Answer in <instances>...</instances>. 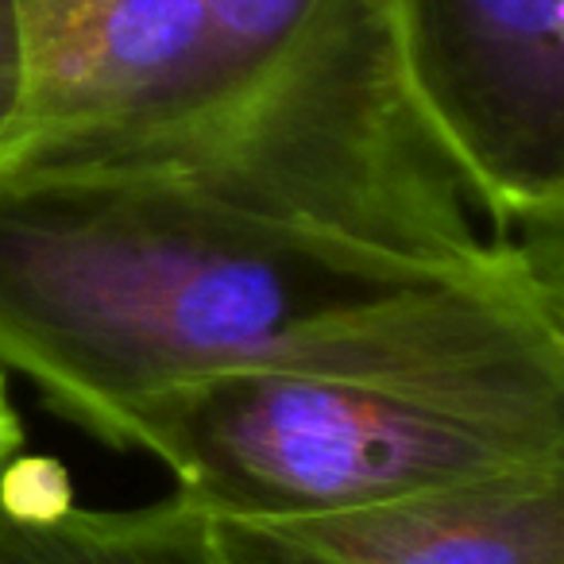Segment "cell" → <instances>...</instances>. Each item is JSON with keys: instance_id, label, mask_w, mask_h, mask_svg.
<instances>
[{"instance_id": "cell-2", "label": "cell", "mask_w": 564, "mask_h": 564, "mask_svg": "<svg viewBox=\"0 0 564 564\" xmlns=\"http://www.w3.org/2000/svg\"><path fill=\"white\" fill-rule=\"evenodd\" d=\"M564 251L414 310L322 360L143 394L112 448L209 514H299L564 464Z\"/></svg>"}, {"instance_id": "cell-4", "label": "cell", "mask_w": 564, "mask_h": 564, "mask_svg": "<svg viewBox=\"0 0 564 564\" xmlns=\"http://www.w3.org/2000/svg\"><path fill=\"white\" fill-rule=\"evenodd\" d=\"M220 564H564V464L299 514H209Z\"/></svg>"}, {"instance_id": "cell-1", "label": "cell", "mask_w": 564, "mask_h": 564, "mask_svg": "<svg viewBox=\"0 0 564 564\" xmlns=\"http://www.w3.org/2000/svg\"><path fill=\"white\" fill-rule=\"evenodd\" d=\"M564 251L507 236L402 74L0 148V368L94 437L143 394L302 364Z\"/></svg>"}, {"instance_id": "cell-7", "label": "cell", "mask_w": 564, "mask_h": 564, "mask_svg": "<svg viewBox=\"0 0 564 564\" xmlns=\"http://www.w3.org/2000/svg\"><path fill=\"white\" fill-rule=\"evenodd\" d=\"M24 448V425H20L17 410H12V399H9V379H4V368H0V468L20 456Z\"/></svg>"}, {"instance_id": "cell-5", "label": "cell", "mask_w": 564, "mask_h": 564, "mask_svg": "<svg viewBox=\"0 0 564 564\" xmlns=\"http://www.w3.org/2000/svg\"><path fill=\"white\" fill-rule=\"evenodd\" d=\"M0 564H220L213 518L182 491L148 507L74 502L55 460L0 468Z\"/></svg>"}, {"instance_id": "cell-6", "label": "cell", "mask_w": 564, "mask_h": 564, "mask_svg": "<svg viewBox=\"0 0 564 564\" xmlns=\"http://www.w3.org/2000/svg\"><path fill=\"white\" fill-rule=\"evenodd\" d=\"M20 101V20L17 0H0V140Z\"/></svg>"}, {"instance_id": "cell-3", "label": "cell", "mask_w": 564, "mask_h": 564, "mask_svg": "<svg viewBox=\"0 0 564 564\" xmlns=\"http://www.w3.org/2000/svg\"><path fill=\"white\" fill-rule=\"evenodd\" d=\"M417 112L507 236L564 225V0H391Z\"/></svg>"}]
</instances>
